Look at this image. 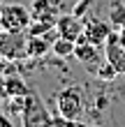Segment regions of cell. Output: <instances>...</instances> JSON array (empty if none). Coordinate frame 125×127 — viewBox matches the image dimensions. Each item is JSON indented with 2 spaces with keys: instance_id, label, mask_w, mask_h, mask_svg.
Returning <instances> with one entry per match:
<instances>
[{
  "instance_id": "6da1fadb",
  "label": "cell",
  "mask_w": 125,
  "mask_h": 127,
  "mask_svg": "<svg viewBox=\"0 0 125 127\" xmlns=\"http://www.w3.org/2000/svg\"><path fill=\"white\" fill-rule=\"evenodd\" d=\"M21 125L26 127H40V125H53V116L49 113L44 99L37 90H28L23 97V111H21Z\"/></svg>"
},
{
  "instance_id": "7a4b0ae2",
  "label": "cell",
  "mask_w": 125,
  "mask_h": 127,
  "mask_svg": "<svg viewBox=\"0 0 125 127\" xmlns=\"http://www.w3.org/2000/svg\"><path fill=\"white\" fill-rule=\"evenodd\" d=\"M56 106H58V113H60L65 120L70 123H79V118L83 116V93L79 86H70V88H63L60 93L56 95Z\"/></svg>"
},
{
  "instance_id": "3957f363",
  "label": "cell",
  "mask_w": 125,
  "mask_h": 127,
  "mask_svg": "<svg viewBox=\"0 0 125 127\" xmlns=\"http://www.w3.org/2000/svg\"><path fill=\"white\" fill-rule=\"evenodd\" d=\"M33 23V14L23 5H5L0 9V26L5 32H26Z\"/></svg>"
},
{
  "instance_id": "277c9868",
  "label": "cell",
  "mask_w": 125,
  "mask_h": 127,
  "mask_svg": "<svg viewBox=\"0 0 125 127\" xmlns=\"http://www.w3.org/2000/svg\"><path fill=\"white\" fill-rule=\"evenodd\" d=\"M30 88L26 86V81L21 79V74L16 72V67L12 63H0V99H7V97H19L26 95Z\"/></svg>"
},
{
  "instance_id": "5b68a950",
  "label": "cell",
  "mask_w": 125,
  "mask_h": 127,
  "mask_svg": "<svg viewBox=\"0 0 125 127\" xmlns=\"http://www.w3.org/2000/svg\"><path fill=\"white\" fill-rule=\"evenodd\" d=\"M111 30L114 28H111L109 21H100V19L90 16V14L83 19V37L90 44H95V46H102V44L107 42V37H109Z\"/></svg>"
},
{
  "instance_id": "8992f818",
  "label": "cell",
  "mask_w": 125,
  "mask_h": 127,
  "mask_svg": "<svg viewBox=\"0 0 125 127\" xmlns=\"http://www.w3.org/2000/svg\"><path fill=\"white\" fill-rule=\"evenodd\" d=\"M97 49L100 46H95V44H90L83 37V32H81V37L77 39V44H74V58L79 63H83L88 69H90V74H95L97 72Z\"/></svg>"
},
{
  "instance_id": "52a82bcc",
  "label": "cell",
  "mask_w": 125,
  "mask_h": 127,
  "mask_svg": "<svg viewBox=\"0 0 125 127\" xmlns=\"http://www.w3.org/2000/svg\"><path fill=\"white\" fill-rule=\"evenodd\" d=\"M30 14L35 21H51V23H56L58 16H60V2L58 0H33Z\"/></svg>"
},
{
  "instance_id": "ba28073f",
  "label": "cell",
  "mask_w": 125,
  "mask_h": 127,
  "mask_svg": "<svg viewBox=\"0 0 125 127\" xmlns=\"http://www.w3.org/2000/svg\"><path fill=\"white\" fill-rule=\"evenodd\" d=\"M56 28L60 32V37L77 42L81 37V32H83V21L79 16H74V14H60L58 21H56Z\"/></svg>"
},
{
  "instance_id": "9c48e42d",
  "label": "cell",
  "mask_w": 125,
  "mask_h": 127,
  "mask_svg": "<svg viewBox=\"0 0 125 127\" xmlns=\"http://www.w3.org/2000/svg\"><path fill=\"white\" fill-rule=\"evenodd\" d=\"M51 51V42H46L42 35H28L26 37V56L28 58H44Z\"/></svg>"
},
{
  "instance_id": "30bf717a",
  "label": "cell",
  "mask_w": 125,
  "mask_h": 127,
  "mask_svg": "<svg viewBox=\"0 0 125 127\" xmlns=\"http://www.w3.org/2000/svg\"><path fill=\"white\" fill-rule=\"evenodd\" d=\"M109 23L114 30L125 28V5L123 2H111L109 5Z\"/></svg>"
},
{
  "instance_id": "8fae6325",
  "label": "cell",
  "mask_w": 125,
  "mask_h": 127,
  "mask_svg": "<svg viewBox=\"0 0 125 127\" xmlns=\"http://www.w3.org/2000/svg\"><path fill=\"white\" fill-rule=\"evenodd\" d=\"M74 44L77 42L58 37V39L51 44V51H53V56H58V58H70V56H74Z\"/></svg>"
},
{
  "instance_id": "7c38bea8",
  "label": "cell",
  "mask_w": 125,
  "mask_h": 127,
  "mask_svg": "<svg viewBox=\"0 0 125 127\" xmlns=\"http://www.w3.org/2000/svg\"><path fill=\"white\" fill-rule=\"evenodd\" d=\"M95 76H97V79H102V81H114L116 76H118V69H116V67L109 63L107 58H104V65H100V67H97Z\"/></svg>"
},
{
  "instance_id": "4fadbf2b",
  "label": "cell",
  "mask_w": 125,
  "mask_h": 127,
  "mask_svg": "<svg viewBox=\"0 0 125 127\" xmlns=\"http://www.w3.org/2000/svg\"><path fill=\"white\" fill-rule=\"evenodd\" d=\"M90 7H93V0H79V2L72 7V14L83 21V19L88 16V12H90Z\"/></svg>"
},
{
  "instance_id": "5bb4252c",
  "label": "cell",
  "mask_w": 125,
  "mask_h": 127,
  "mask_svg": "<svg viewBox=\"0 0 125 127\" xmlns=\"http://www.w3.org/2000/svg\"><path fill=\"white\" fill-rule=\"evenodd\" d=\"M116 69H118V74H125V53H123V58H121V63L116 65Z\"/></svg>"
},
{
  "instance_id": "9a60e30c",
  "label": "cell",
  "mask_w": 125,
  "mask_h": 127,
  "mask_svg": "<svg viewBox=\"0 0 125 127\" xmlns=\"http://www.w3.org/2000/svg\"><path fill=\"white\" fill-rule=\"evenodd\" d=\"M118 37H121V44L125 46V28H121V30H118Z\"/></svg>"
},
{
  "instance_id": "2e32d148",
  "label": "cell",
  "mask_w": 125,
  "mask_h": 127,
  "mask_svg": "<svg viewBox=\"0 0 125 127\" xmlns=\"http://www.w3.org/2000/svg\"><path fill=\"white\" fill-rule=\"evenodd\" d=\"M0 111H2V99H0Z\"/></svg>"
}]
</instances>
